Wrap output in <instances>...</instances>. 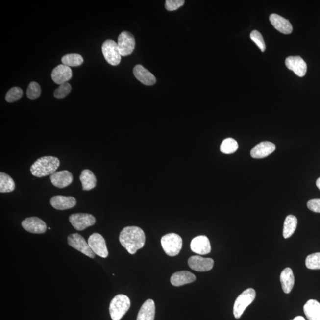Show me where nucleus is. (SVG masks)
<instances>
[{
  "label": "nucleus",
  "instance_id": "1",
  "mask_svg": "<svg viewBox=\"0 0 320 320\" xmlns=\"http://www.w3.org/2000/svg\"><path fill=\"white\" fill-rule=\"evenodd\" d=\"M120 242L129 253L134 254L145 245L146 235L138 226H127L121 232Z\"/></svg>",
  "mask_w": 320,
  "mask_h": 320
},
{
  "label": "nucleus",
  "instance_id": "2",
  "mask_svg": "<svg viewBox=\"0 0 320 320\" xmlns=\"http://www.w3.org/2000/svg\"><path fill=\"white\" fill-rule=\"evenodd\" d=\"M60 165L58 158L53 156L42 157L37 160L30 168L31 173L36 177H44L52 175Z\"/></svg>",
  "mask_w": 320,
  "mask_h": 320
},
{
  "label": "nucleus",
  "instance_id": "3",
  "mask_svg": "<svg viewBox=\"0 0 320 320\" xmlns=\"http://www.w3.org/2000/svg\"><path fill=\"white\" fill-rule=\"evenodd\" d=\"M131 307V301L123 294H119L110 302L109 312L113 320H120Z\"/></svg>",
  "mask_w": 320,
  "mask_h": 320
},
{
  "label": "nucleus",
  "instance_id": "4",
  "mask_svg": "<svg viewBox=\"0 0 320 320\" xmlns=\"http://www.w3.org/2000/svg\"><path fill=\"white\" fill-rule=\"evenodd\" d=\"M256 291L253 288H248L237 297L235 301L233 314L236 319H240L246 308L254 301L256 298Z\"/></svg>",
  "mask_w": 320,
  "mask_h": 320
},
{
  "label": "nucleus",
  "instance_id": "5",
  "mask_svg": "<svg viewBox=\"0 0 320 320\" xmlns=\"http://www.w3.org/2000/svg\"><path fill=\"white\" fill-rule=\"evenodd\" d=\"M163 250L169 256H175L182 250L183 241L178 234L170 233L165 235L161 240Z\"/></svg>",
  "mask_w": 320,
  "mask_h": 320
},
{
  "label": "nucleus",
  "instance_id": "6",
  "mask_svg": "<svg viewBox=\"0 0 320 320\" xmlns=\"http://www.w3.org/2000/svg\"><path fill=\"white\" fill-rule=\"evenodd\" d=\"M101 49L104 58L109 64L113 66L120 64L122 56L117 42L107 40L102 45Z\"/></svg>",
  "mask_w": 320,
  "mask_h": 320
},
{
  "label": "nucleus",
  "instance_id": "7",
  "mask_svg": "<svg viewBox=\"0 0 320 320\" xmlns=\"http://www.w3.org/2000/svg\"><path fill=\"white\" fill-rule=\"evenodd\" d=\"M68 243L74 248L76 249L81 253L86 255V256L94 259L95 254L94 252L90 248L89 244L85 240L83 237L78 233L70 234L68 237Z\"/></svg>",
  "mask_w": 320,
  "mask_h": 320
},
{
  "label": "nucleus",
  "instance_id": "8",
  "mask_svg": "<svg viewBox=\"0 0 320 320\" xmlns=\"http://www.w3.org/2000/svg\"><path fill=\"white\" fill-rule=\"evenodd\" d=\"M69 221L76 230L83 231L89 226L94 225L96 219L89 214L78 213L70 215Z\"/></svg>",
  "mask_w": 320,
  "mask_h": 320
},
{
  "label": "nucleus",
  "instance_id": "9",
  "mask_svg": "<svg viewBox=\"0 0 320 320\" xmlns=\"http://www.w3.org/2000/svg\"><path fill=\"white\" fill-rule=\"evenodd\" d=\"M117 44L122 56L131 55L135 47L134 36L132 33L124 31L119 36Z\"/></svg>",
  "mask_w": 320,
  "mask_h": 320
},
{
  "label": "nucleus",
  "instance_id": "10",
  "mask_svg": "<svg viewBox=\"0 0 320 320\" xmlns=\"http://www.w3.org/2000/svg\"><path fill=\"white\" fill-rule=\"evenodd\" d=\"M88 244L92 250L98 256L103 258H106L108 256L109 253L105 240L100 234L94 233L91 235L88 240Z\"/></svg>",
  "mask_w": 320,
  "mask_h": 320
},
{
  "label": "nucleus",
  "instance_id": "11",
  "mask_svg": "<svg viewBox=\"0 0 320 320\" xmlns=\"http://www.w3.org/2000/svg\"><path fill=\"white\" fill-rule=\"evenodd\" d=\"M22 225L25 231L33 234H43L47 229L46 223L35 217L27 218L23 221Z\"/></svg>",
  "mask_w": 320,
  "mask_h": 320
},
{
  "label": "nucleus",
  "instance_id": "12",
  "mask_svg": "<svg viewBox=\"0 0 320 320\" xmlns=\"http://www.w3.org/2000/svg\"><path fill=\"white\" fill-rule=\"evenodd\" d=\"M286 66L293 71L296 75L302 77L307 73V66L306 62L299 56H289L285 60Z\"/></svg>",
  "mask_w": 320,
  "mask_h": 320
},
{
  "label": "nucleus",
  "instance_id": "13",
  "mask_svg": "<svg viewBox=\"0 0 320 320\" xmlns=\"http://www.w3.org/2000/svg\"><path fill=\"white\" fill-rule=\"evenodd\" d=\"M189 267L195 271H207L214 267V261L211 258H204L199 256L190 257L188 260Z\"/></svg>",
  "mask_w": 320,
  "mask_h": 320
},
{
  "label": "nucleus",
  "instance_id": "14",
  "mask_svg": "<svg viewBox=\"0 0 320 320\" xmlns=\"http://www.w3.org/2000/svg\"><path fill=\"white\" fill-rule=\"evenodd\" d=\"M72 69L64 64L56 67L51 74V77L53 82L59 85L67 83L72 78Z\"/></svg>",
  "mask_w": 320,
  "mask_h": 320
},
{
  "label": "nucleus",
  "instance_id": "15",
  "mask_svg": "<svg viewBox=\"0 0 320 320\" xmlns=\"http://www.w3.org/2000/svg\"><path fill=\"white\" fill-rule=\"evenodd\" d=\"M191 248L192 251L197 254H208L211 251L210 242L208 238L205 236L195 237L192 240Z\"/></svg>",
  "mask_w": 320,
  "mask_h": 320
},
{
  "label": "nucleus",
  "instance_id": "16",
  "mask_svg": "<svg viewBox=\"0 0 320 320\" xmlns=\"http://www.w3.org/2000/svg\"><path fill=\"white\" fill-rule=\"evenodd\" d=\"M50 179L52 185L59 189L66 188L72 183L73 174L69 171H62L50 175Z\"/></svg>",
  "mask_w": 320,
  "mask_h": 320
},
{
  "label": "nucleus",
  "instance_id": "17",
  "mask_svg": "<svg viewBox=\"0 0 320 320\" xmlns=\"http://www.w3.org/2000/svg\"><path fill=\"white\" fill-rule=\"evenodd\" d=\"M276 149V146L270 141L260 143L251 150V156L254 158H263L269 156Z\"/></svg>",
  "mask_w": 320,
  "mask_h": 320
},
{
  "label": "nucleus",
  "instance_id": "18",
  "mask_svg": "<svg viewBox=\"0 0 320 320\" xmlns=\"http://www.w3.org/2000/svg\"><path fill=\"white\" fill-rule=\"evenodd\" d=\"M50 203L53 208L58 210H66L74 207L76 204V200L72 197L57 195L51 198Z\"/></svg>",
  "mask_w": 320,
  "mask_h": 320
},
{
  "label": "nucleus",
  "instance_id": "19",
  "mask_svg": "<svg viewBox=\"0 0 320 320\" xmlns=\"http://www.w3.org/2000/svg\"><path fill=\"white\" fill-rule=\"evenodd\" d=\"M271 24L279 32L288 35L293 32V28L288 20L276 14H271L270 17Z\"/></svg>",
  "mask_w": 320,
  "mask_h": 320
},
{
  "label": "nucleus",
  "instance_id": "20",
  "mask_svg": "<svg viewBox=\"0 0 320 320\" xmlns=\"http://www.w3.org/2000/svg\"><path fill=\"white\" fill-rule=\"evenodd\" d=\"M134 75L138 81L146 86H152L156 83L155 76L141 65L134 67Z\"/></svg>",
  "mask_w": 320,
  "mask_h": 320
},
{
  "label": "nucleus",
  "instance_id": "21",
  "mask_svg": "<svg viewBox=\"0 0 320 320\" xmlns=\"http://www.w3.org/2000/svg\"><path fill=\"white\" fill-rule=\"evenodd\" d=\"M197 277L189 271H180L175 273L171 277V282L174 287H180L191 284L196 280Z\"/></svg>",
  "mask_w": 320,
  "mask_h": 320
},
{
  "label": "nucleus",
  "instance_id": "22",
  "mask_svg": "<svg viewBox=\"0 0 320 320\" xmlns=\"http://www.w3.org/2000/svg\"><path fill=\"white\" fill-rule=\"evenodd\" d=\"M155 305L152 299H148L144 303L139 311L137 320H154Z\"/></svg>",
  "mask_w": 320,
  "mask_h": 320
},
{
  "label": "nucleus",
  "instance_id": "23",
  "mask_svg": "<svg viewBox=\"0 0 320 320\" xmlns=\"http://www.w3.org/2000/svg\"><path fill=\"white\" fill-rule=\"evenodd\" d=\"M280 280L281 282L283 291L285 294H290L295 284V277H294L293 270L290 268L283 270L280 274Z\"/></svg>",
  "mask_w": 320,
  "mask_h": 320
},
{
  "label": "nucleus",
  "instance_id": "24",
  "mask_svg": "<svg viewBox=\"0 0 320 320\" xmlns=\"http://www.w3.org/2000/svg\"><path fill=\"white\" fill-rule=\"evenodd\" d=\"M305 315L309 320H320V303L310 299L304 306Z\"/></svg>",
  "mask_w": 320,
  "mask_h": 320
},
{
  "label": "nucleus",
  "instance_id": "25",
  "mask_svg": "<svg viewBox=\"0 0 320 320\" xmlns=\"http://www.w3.org/2000/svg\"><path fill=\"white\" fill-rule=\"evenodd\" d=\"M83 191H90L97 185V179L93 172L89 169L82 171L80 176Z\"/></svg>",
  "mask_w": 320,
  "mask_h": 320
},
{
  "label": "nucleus",
  "instance_id": "26",
  "mask_svg": "<svg viewBox=\"0 0 320 320\" xmlns=\"http://www.w3.org/2000/svg\"><path fill=\"white\" fill-rule=\"evenodd\" d=\"M298 224V220L293 215H288L286 218L283 229V236L287 239L291 237L296 230Z\"/></svg>",
  "mask_w": 320,
  "mask_h": 320
},
{
  "label": "nucleus",
  "instance_id": "27",
  "mask_svg": "<svg viewBox=\"0 0 320 320\" xmlns=\"http://www.w3.org/2000/svg\"><path fill=\"white\" fill-rule=\"evenodd\" d=\"M15 188V183L13 178L4 172H0V192L10 193L13 192Z\"/></svg>",
  "mask_w": 320,
  "mask_h": 320
},
{
  "label": "nucleus",
  "instance_id": "28",
  "mask_svg": "<svg viewBox=\"0 0 320 320\" xmlns=\"http://www.w3.org/2000/svg\"><path fill=\"white\" fill-rule=\"evenodd\" d=\"M62 64L68 67H78L83 63V58L76 53H71L64 55L62 58Z\"/></svg>",
  "mask_w": 320,
  "mask_h": 320
},
{
  "label": "nucleus",
  "instance_id": "29",
  "mask_svg": "<svg viewBox=\"0 0 320 320\" xmlns=\"http://www.w3.org/2000/svg\"><path fill=\"white\" fill-rule=\"evenodd\" d=\"M239 148L238 143L233 138H228L222 141L220 146L221 152L225 154H233Z\"/></svg>",
  "mask_w": 320,
  "mask_h": 320
},
{
  "label": "nucleus",
  "instance_id": "30",
  "mask_svg": "<svg viewBox=\"0 0 320 320\" xmlns=\"http://www.w3.org/2000/svg\"><path fill=\"white\" fill-rule=\"evenodd\" d=\"M305 265L309 270H320V253L309 255L305 260Z\"/></svg>",
  "mask_w": 320,
  "mask_h": 320
},
{
  "label": "nucleus",
  "instance_id": "31",
  "mask_svg": "<svg viewBox=\"0 0 320 320\" xmlns=\"http://www.w3.org/2000/svg\"><path fill=\"white\" fill-rule=\"evenodd\" d=\"M41 94V89L40 86L36 82H32L28 86L27 90V98L30 100H35L38 98Z\"/></svg>",
  "mask_w": 320,
  "mask_h": 320
},
{
  "label": "nucleus",
  "instance_id": "32",
  "mask_svg": "<svg viewBox=\"0 0 320 320\" xmlns=\"http://www.w3.org/2000/svg\"><path fill=\"white\" fill-rule=\"evenodd\" d=\"M23 93H24L21 88L17 87L11 88L5 96V100L9 103L18 101L22 98Z\"/></svg>",
  "mask_w": 320,
  "mask_h": 320
},
{
  "label": "nucleus",
  "instance_id": "33",
  "mask_svg": "<svg viewBox=\"0 0 320 320\" xmlns=\"http://www.w3.org/2000/svg\"><path fill=\"white\" fill-rule=\"evenodd\" d=\"M250 39L256 44L262 52H265L266 44L261 33L257 30L252 31L250 33Z\"/></svg>",
  "mask_w": 320,
  "mask_h": 320
},
{
  "label": "nucleus",
  "instance_id": "34",
  "mask_svg": "<svg viewBox=\"0 0 320 320\" xmlns=\"http://www.w3.org/2000/svg\"><path fill=\"white\" fill-rule=\"evenodd\" d=\"M72 90V86L69 83H66L59 85V87L55 90L53 95L57 99H62L66 98Z\"/></svg>",
  "mask_w": 320,
  "mask_h": 320
},
{
  "label": "nucleus",
  "instance_id": "35",
  "mask_svg": "<svg viewBox=\"0 0 320 320\" xmlns=\"http://www.w3.org/2000/svg\"><path fill=\"white\" fill-rule=\"evenodd\" d=\"M185 2L184 0H167L165 7L168 11H175L183 6Z\"/></svg>",
  "mask_w": 320,
  "mask_h": 320
},
{
  "label": "nucleus",
  "instance_id": "36",
  "mask_svg": "<svg viewBox=\"0 0 320 320\" xmlns=\"http://www.w3.org/2000/svg\"><path fill=\"white\" fill-rule=\"evenodd\" d=\"M307 206L311 211L320 213V199H314L308 201Z\"/></svg>",
  "mask_w": 320,
  "mask_h": 320
},
{
  "label": "nucleus",
  "instance_id": "37",
  "mask_svg": "<svg viewBox=\"0 0 320 320\" xmlns=\"http://www.w3.org/2000/svg\"><path fill=\"white\" fill-rule=\"evenodd\" d=\"M291 320H305V319L302 316H297Z\"/></svg>",
  "mask_w": 320,
  "mask_h": 320
},
{
  "label": "nucleus",
  "instance_id": "38",
  "mask_svg": "<svg viewBox=\"0 0 320 320\" xmlns=\"http://www.w3.org/2000/svg\"><path fill=\"white\" fill-rule=\"evenodd\" d=\"M316 186L320 190V177L316 181Z\"/></svg>",
  "mask_w": 320,
  "mask_h": 320
}]
</instances>
